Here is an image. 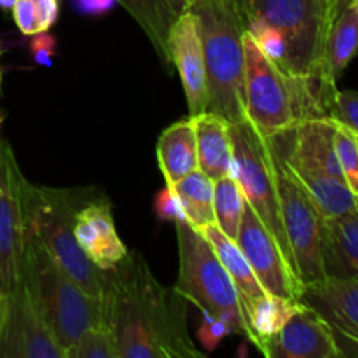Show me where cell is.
Listing matches in <instances>:
<instances>
[{"label":"cell","instance_id":"1","mask_svg":"<svg viewBox=\"0 0 358 358\" xmlns=\"http://www.w3.org/2000/svg\"><path fill=\"white\" fill-rule=\"evenodd\" d=\"M105 327L119 358H203L187 327V301L164 287L140 252L105 271Z\"/></svg>","mask_w":358,"mask_h":358},{"label":"cell","instance_id":"2","mask_svg":"<svg viewBox=\"0 0 358 358\" xmlns=\"http://www.w3.org/2000/svg\"><path fill=\"white\" fill-rule=\"evenodd\" d=\"M346 2L348 0H250L247 31L287 76L322 80L329 30Z\"/></svg>","mask_w":358,"mask_h":358},{"label":"cell","instance_id":"3","mask_svg":"<svg viewBox=\"0 0 358 358\" xmlns=\"http://www.w3.org/2000/svg\"><path fill=\"white\" fill-rule=\"evenodd\" d=\"M245 114L264 136L296 128L299 122L329 117L331 90L322 80L287 76L245 30Z\"/></svg>","mask_w":358,"mask_h":358},{"label":"cell","instance_id":"4","mask_svg":"<svg viewBox=\"0 0 358 358\" xmlns=\"http://www.w3.org/2000/svg\"><path fill=\"white\" fill-rule=\"evenodd\" d=\"M20 283L28 290L63 352L90 329L105 327L101 301L80 289L79 283L28 229L21 257Z\"/></svg>","mask_w":358,"mask_h":358},{"label":"cell","instance_id":"5","mask_svg":"<svg viewBox=\"0 0 358 358\" xmlns=\"http://www.w3.org/2000/svg\"><path fill=\"white\" fill-rule=\"evenodd\" d=\"M206 66L208 105L206 112L220 115L229 124L247 119L245 114V48L247 24L224 0H194Z\"/></svg>","mask_w":358,"mask_h":358},{"label":"cell","instance_id":"6","mask_svg":"<svg viewBox=\"0 0 358 358\" xmlns=\"http://www.w3.org/2000/svg\"><path fill=\"white\" fill-rule=\"evenodd\" d=\"M98 194L100 191L94 187L51 189L28 180L23 187L27 229L42 241L80 289L101 301L105 271L84 254L73 234L77 212Z\"/></svg>","mask_w":358,"mask_h":358},{"label":"cell","instance_id":"7","mask_svg":"<svg viewBox=\"0 0 358 358\" xmlns=\"http://www.w3.org/2000/svg\"><path fill=\"white\" fill-rule=\"evenodd\" d=\"M269 138L324 219L341 215L357 205L336 156L334 119H308Z\"/></svg>","mask_w":358,"mask_h":358},{"label":"cell","instance_id":"8","mask_svg":"<svg viewBox=\"0 0 358 358\" xmlns=\"http://www.w3.org/2000/svg\"><path fill=\"white\" fill-rule=\"evenodd\" d=\"M178 278L175 290L187 303L226 322L233 334L247 338L243 308L233 280L205 234L187 220H178Z\"/></svg>","mask_w":358,"mask_h":358},{"label":"cell","instance_id":"9","mask_svg":"<svg viewBox=\"0 0 358 358\" xmlns=\"http://www.w3.org/2000/svg\"><path fill=\"white\" fill-rule=\"evenodd\" d=\"M229 135L233 147L231 175L240 185L245 201L252 206L255 215L275 236L276 243L294 266L292 252L282 222L275 157L269 138L262 135L248 119L229 124Z\"/></svg>","mask_w":358,"mask_h":358},{"label":"cell","instance_id":"10","mask_svg":"<svg viewBox=\"0 0 358 358\" xmlns=\"http://www.w3.org/2000/svg\"><path fill=\"white\" fill-rule=\"evenodd\" d=\"M275 157L276 185H278L282 222L292 252L294 268L304 287L325 278L322 266V222L324 217L318 212L306 189L299 184L283 161L282 154L269 138Z\"/></svg>","mask_w":358,"mask_h":358},{"label":"cell","instance_id":"11","mask_svg":"<svg viewBox=\"0 0 358 358\" xmlns=\"http://www.w3.org/2000/svg\"><path fill=\"white\" fill-rule=\"evenodd\" d=\"M21 173L9 142L0 140V290L6 296L17 289L21 280L27 217Z\"/></svg>","mask_w":358,"mask_h":358},{"label":"cell","instance_id":"12","mask_svg":"<svg viewBox=\"0 0 358 358\" xmlns=\"http://www.w3.org/2000/svg\"><path fill=\"white\" fill-rule=\"evenodd\" d=\"M236 243L266 292L285 299L303 301L304 285L296 269L247 201L241 213Z\"/></svg>","mask_w":358,"mask_h":358},{"label":"cell","instance_id":"13","mask_svg":"<svg viewBox=\"0 0 358 358\" xmlns=\"http://www.w3.org/2000/svg\"><path fill=\"white\" fill-rule=\"evenodd\" d=\"M0 358H65L23 283L9 294L7 315L0 332Z\"/></svg>","mask_w":358,"mask_h":358},{"label":"cell","instance_id":"14","mask_svg":"<svg viewBox=\"0 0 358 358\" xmlns=\"http://www.w3.org/2000/svg\"><path fill=\"white\" fill-rule=\"evenodd\" d=\"M303 301L331 324L341 357H358V278H324L306 285Z\"/></svg>","mask_w":358,"mask_h":358},{"label":"cell","instance_id":"15","mask_svg":"<svg viewBox=\"0 0 358 358\" xmlns=\"http://www.w3.org/2000/svg\"><path fill=\"white\" fill-rule=\"evenodd\" d=\"M168 52H170L171 65L180 76L191 117L206 112L208 87H206L203 42L196 14L189 7L182 10L180 16L171 24L168 35Z\"/></svg>","mask_w":358,"mask_h":358},{"label":"cell","instance_id":"16","mask_svg":"<svg viewBox=\"0 0 358 358\" xmlns=\"http://www.w3.org/2000/svg\"><path fill=\"white\" fill-rule=\"evenodd\" d=\"M334 331L315 308L301 301L276 334L269 358H339Z\"/></svg>","mask_w":358,"mask_h":358},{"label":"cell","instance_id":"17","mask_svg":"<svg viewBox=\"0 0 358 358\" xmlns=\"http://www.w3.org/2000/svg\"><path fill=\"white\" fill-rule=\"evenodd\" d=\"M73 234L84 254L103 271L117 266L128 254L115 229L110 201L103 192L77 212Z\"/></svg>","mask_w":358,"mask_h":358},{"label":"cell","instance_id":"18","mask_svg":"<svg viewBox=\"0 0 358 358\" xmlns=\"http://www.w3.org/2000/svg\"><path fill=\"white\" fill-rule=\"evenodd\" d=\"M320 252L325 278H358V198L352 210L324 219Z\"/></svg>","mask_w":358,"mask_h":358},{"label":"cell","instance_id":"19","mask_svg":"<svg viewBox=\"0 0 358 358\" xmlns=\"http://www.w3.org/2000/svg\"><path fill=\"white\" fill-rule=\"evenodd\" d=\"M196 129L198 168L212 180L227 177L233 171L229 122L213 112L192 115Z\"/></svg>","mask_w":358,"mask_h":358},{"label":"cell","instance_id":"20","mask_svg":"<svg viewBox=\"0 0 358 358\" xmlns=\"http://www.w3.org/2000/svg\"><path fill=\"white\" fill-rule=\"evenodd\" d=\"M117 2L122 3L129 16L138 23L166 72L171 73L173 65L168 52V35L175 20L180 16L182 10L189 7L187 2L185 0H117Z\"/></svg>","mask_w":358,"mask_h":358},{"label":"cell","instance_id":"21","mask_svg":"<svg viewBox=\"0 0 358 358\" xmlns=\"http://www.w3.org/2000/svg\"><path fill=\"white\" fill-rule=\"evenodd\" d=\"M358 55V3L348 0L336 16L327 42H325L324 62H322V80L329 87H334L353 58Z\"/></svg>","mask_w":358,"mask_h":358},{"label":"cell","instance_id":"22","mask_svg":"<svg viewBox=\"0 0 358 358\" xmlns=\"http://www.w3.org/2000/svg\"><path fill=\"white\" fill-rule=\"evenodd\" d=\"M159 170L168 185L198 168L196 129L192 117L173 122L161 133L156 145Z\"/></svg>","mask_w":358,"mask_h":358},{"label":"cell","instance_id":"23","mask_svg":"<svg viewBox=\"0 0 358 358\" xmlns=\"http://www.w3.org/2000/svg\"><path fill=\"white\" fill-rule=\"evenodd\" d=\"M301 301L266 294L243 310L247 324V339L264 357L269 358V348L276 334L282 331L290 315L297 310Z\"/></svg>","mask_w":358,"mask_h":358},{"label":"cell","instance_id":"24","mask_svg":"<svg viewBox=\"0 0 358 358\" xmlns=\"http://www.w3.org/2000/svg\"><path fill=\"white\" fill-rule=\"evenodd\" d=\"M199 231H201L206 236V240L212 243L217 257L220 259L222 266L226 268L227 275L233 280L243 310L268 294L262 289V285L259 283L254 271H252L250 264H248L247 257L243 255L241 248L238 247L236 240L227 236L217 224H210V226L203 227V229Z\"/></svg>","mask_w":358,"mask_h":358},{"label":"cell","instance_id":"25","mask_svg":"<svg viewBox=\"0 0 358 358\" xmlns=\"http://www.w3.org/2000/svg\"><path fill=\"white\" fill-rule=\"evenodd\" d=\"M184 208L185 220L196 229L215 224L213 213V180L199 168L171 184Z\"/></svg>","mask_w":358,"mask_h":358},{"label":"cell","instance_id":"26","mask_svg":"<svg viewBox=\"0 0 358 358\" xmlns=\"http://www.w3.org/2000/svg\"><path fill=\"white\" fill-rule=\"evenodd\" d=\"M245 196L233 175L213 180V213L215 224L229 238L236 240L243 213Z\"/></svg>","mask_w":358,"mask_h":358},{"label":"cell","instance_id":"27","mask_svg":"<svg viewBox=\"0 0 358 358\" xmlns=\"http://www.w3.org/2000/svg\"><path fill=\"white\" fill-rule=\"evenodd\" d=\"M334 149L343 177L358 198V135L334 119Z\"/></svg>","mask_w":358,"mask_h":358},{"label":"cell","instance_id":"28","mask_svg":"<svg viewBox=\"0 0 358 358\" xmlns=\"http://www.w3.org/2000/svg\"><path fill=\"white\" fill-rule=\"evenodd\" d=\"M65 358H119V350L107 327H93L66 348Z\"/></svg>","mask_w":358,"mask_h":358},{"label":"cell","instance_id":"29","mask_svg":"<svg viewBox=\"0 0 358 358\" xmlns=\"http://www.w3.org/2000/svg\"><path fill=\"white\" fill-rule=\"evenodd\" d=\"M329 117L336 119L358 135V91H336Z\"/></svg>","mask_w":358,"mask_h":358},{"label":"cell","instance_id":"30","mask_svg":"<svg viewBox=\"0 0 358 358\" xmlns=\"http://www.w3.org/2000/svg\"><path fill=\"white\" fill-rule=\"evenodd\" d=\"M154 212H156L157 219L163 222H178V220H185L184 208L180 205L177 192L171 185H164L159 191V194L154 199Z\"/></svg>","mask_w":358,"mask_h":358},{"label":"cell","instance_id":"31","mask_svg":"<svg viewBox=\"0 0 358 358\" xmlns=\"http://www.w3.org/2000/svg\"><path fill=\"white\" fill-rule=\"evenodd\" d=\"M201 313L203 320L201 325H199L198 339L208 352H212V350H215L217 346H219V343L222 341L226 336L233 334V331H231L229 325L224 320H220V318H215L213 315L205 313V311H201Z\"/></svg>","mask_w":358,"mask_h":358},{"label":"cell","instance_id":"32","mask_svg":"<svg viewBox=\"0 0 358 358\" xmlns=\"http://www.w3.org/2000/svg\"><path fill=\"white\" fill-rule=\"evenodd\" d=\"M30 37V55L34 62L42 66H52L55 56L58 52V42L55 35L48 31H38Z\"/></svg>","mask_w":358,"mask_h":358},{"label":"cell","instance_id":"33","mask_svg":"<svg viewBox=\"0 0 358 358\" xmlns=\"http://www.w3.org/2000/svg\"><path fill=\"white\" fill-rule=\"evenodd\" d=\"M13 17L16 23L17 30L23 35H35L38 34L37 14H35L34 0H16L13 6Z\"/></svg>","mask_w":358,"mask_h":358},{"label":"cell","instance_id":"34","mask_svg":"<svg viewBox=\"0 0 358 358\" xmlns=\"http://www.w3.org/2000/svg\"><path fill=\"white\" fill-rule=\"evenodd\" d=\"M35 14H37L38 31H48L58 20V0H34Z\"/></svg>","mask_w":358,"mask_h":358},{"label":"cell","instance_id":"35","mask_svg":"<svg viewBox=\"0 0 358 358\" xmlns=\"http://www.w3.org/2000/svg\"><path fill=\"white\" fill-rule=\"evenodd\" d=\"M77 9L84 14H91V16H100V14L108 13L114 7L117 0H73Z\"/></svg>","mask_w":358,"mask_h":358},{"label":"cell","instance_id":"36","mask_svg":"<svg viewBox=\"0 0 358 358\" xmlns=\"http://www.w3.org/2000/svg\"><path fill=\"white\" fill-rule=\"evenodd\" d=\"M224 2L229 3V6L240 14L241 20L245 21V24H247V10H248V2H250V0H224Z\"/></svg>","mask_w":358,"mask_h":358},{"label":"cell","instance_id":"37","mask_svg":"<svg viewBox=\"0 0 358 358\" xmlns=\"http://www.w3.org/2000/svg\"><path fill=\"white\" fill-rule=\"evenodd\" d=\"M7 303H9V296L0 290V332H2L3 322H6V315H7Z\"/></svg>","mask_w":358,"mask_h":358},{"label":"cell","instance_id":"38","mask_svg":"<svg viewBox=\"0 0 358 358\" xmlns=\"http://www.w3.org/2000/svg\"><path fill=\"white\" fill-rule=\"evenodd\" d=\"M14 2H16V0H0V7H2L3 10H10L13 9Z\"/></svg>","mask_w":358,"mask_h":358},{"label":"cell","instance_id":"39","mask_svg":"<svg viewBox=\"0 0 358 358\" xmlns=\"http://www.w3.org/2000/svg\"><path fill=\"white\" fill-rule=\"evenodd\" d=\"M0 84H2V70H0ZM0 126H2V115H0ZM2 140V138H0Z\"/></svg>","mask_w":358,"mask_h":358},{"label":"cell","instance_id":"40","mask_svg":"<svg viewBox=\"0 0 358 358\" xmlns=\"http://www.w3.org/2000/svg\"><path fill=\"white\" fill-rule=\"evenodd\" d=\"M185 2H187V6H189V3H191V2H194V0H185Z\"/></svg>","mask_w":358,"mask_h":358},{"label":"cell","instance_id":"41","mask_svg":"<svg viewBox=\"0 0 358 358\" xmlns=\"http://www.w3.org/2000/svg\"><path fill=\"white\" fill-rule=\"evenodd\" d=\"M357 3H358V0H357Z\"/></svg>","mask_w":358,"mask_h":358}]
</instances>
